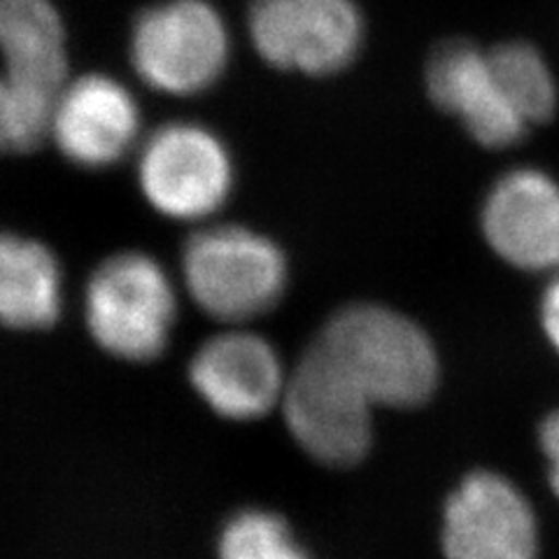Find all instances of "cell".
<instances>
[{
  "label": "cell",
  "instance_id": "6da1fadb",
  "mask_svg": "<svg viewBox=\"0 0 559 559\" xmlns=\"http://www.w3.org/2000/svg\"><path fill=\"white\" fill-rule=\"evenodd\" d=\"M312 343L373 406H417L439 380V361L425 331L388 308L349 306Z\"/></svg>",
  "mask_w": 559,
  "mask_h": 559
},
{
  "label": "cell",
  "instance_id": "7a4b0ae2",
  "mask_svg": "<svg viewBox=\"0 0 559 559\" xmlns=\"http://www.w3.org/2000/svg\"><path fill=\"white\" fill-rule=\"evenodd\" d=\"M178 320V294L166 269L145 252H119L86 280L84 322L110 357L147 364L164 355Z\"/></svg>",
  "mask_w": 559,
  "mask_h": 559
},
{
  "label": "cell",
  "instance_id": "3957f363",
  "mask_svg": "<svg viewBox=\"0 0 559 559\" xmlns=\"http://www.w3.org/2000/svg\"><path fill=\"white\" fill-rule=\"evenodd\" d=\"M182 277L205 314L238 326L283 299L287 261L275 242L245 226H205L185 245Z\"/></svg>",
  "mask_w": 559,
  "mask_h": 559
},
{
  "label": "cell",
  "instance_id": "277c9868",
  "mask_svg": "<svg viewBox=\"0 0 559 559\" xmlns=\"http://www.w3.org/2000/svg\"><path fill=\"white\" fill-rule=\"evenodd\" d=\"M229 49V31L210 0H166L147 8L133 24L135 73L162 94L205 92L224 73Z\"/></svg>",
  "mask_w": 559,
  "mask_h": 559
},
{
  "label": "cell",
  "instance_id": "5b68a950",
  "mask_svg": "<svg viewBox=\"0 0 559 559\" xmlns=\"http://www.w3.org/2000/svg\"><path fill=\"white\" fill-rule=\"evenodd\" d=\"M371 408L369 396L314 343L287 378V427L296 443L322 464L349 466L369 452Z\"/></svg>",
  "mask_w": 559,
  "mask_h": 559
},
{
  "label": "cell",
  "instance_id": "8992f818",
  "mask_svg": "<svg viewBox=\"0 0 559 559\" xmlns=\"http://www.w3.org/2000/svg\"><path fill=\"white\" fill-rule=\"evenodd\" d=\"M138 182L162 215L199 222L217 213L229 197L234 166L215 133L178 121L156 129L140 150Z\"/></svg>",
  "mask_w": 559,
  "mask_h": 559
},
{
  "label": "cell",
  "instance_id": "52a82bcc",
  "mask_svg": "<svg viewBox=\"0 0 559 559\" xmlns=\"http://www.w3.org/2000/svg\"><path fill=\"white\" fill-rule=\"evenodd\" d=\"M250 38L275 68L329 75L355 59L361 16L353 0H254Z\"/></svg>",
  "mask_w": 559,
  "mask_h": 559
},
{
  "label": "cell",
  "instance_id": "ba28073f",
  "mask_svg": "<svg viewBox=\"0 0 559 559\" xmlns=\"http://www.w3.org/2000/svg\"><path fill=\"white\" fill-rule=\"evenodd\" d=\"M189 382L224 419L250 423L283 404L287 378L273 345L238 326L207 338L189 361Z\"/></svg>",
  "mask_w": 559,
  "mask_h": 559
},
{
  "label": "cell",
  "instance_id": "9c48e42d",
  "mask_svg": "<svg viewBox=\"0 0 559 559\" xmlns=\"http://www.w3.org/2000/svg\"><path fill=\"white\" fill-rule=\"evenodd\" d=\"M538 532L530 501L497 474L468 476L445 506L448 559H536Z\"/></svg>",
  "mask_w": 559,
  "mask_h": 559
},
{
  "label": "cell",
  "instance_id": "30bf717a",
  "mask_svg": "<svg viewBox=\"0 0 559 559\" xmlns=\"http://www.w3.org/2000/svg\"><path fill=\"white\" fill-rule=\"evenodd\" d=\"M140 108L115 78L90 73L66 82L49 121V135L68 162L82 168L112 166L133 150Z\"/></svg>",
  "mask_w": 559,
  "mask_h": 559
},
{
  "label": "cell",
  "instance_id": "8fae6325",
  "mask_svg": "<svg viewBox=\"0 0 559 559\" xmlns=\"http://www.w3.org/2000/svg\"><path fill=\"white\" fill-rule=\"evenodd\" d=\"M427 84L436 105L457 117L480 145L506 147L530 129L506 92L489 51L468 43H445L433 51Z\"/></svg>",
  "mask_w": 559,
  "mask_h": 559
},
{
  "label": "cell",
  "instance_id": "7c38bea8",
  "mask_svg": "<svg viewBox=\"0 0 559 559\" xmlns=\"http://www.w3.org/2000/svg\"><path fill=\"white\" fill-rule=\"evenodd\" d=\"M0 73L31 110L51 121L68 82V49L49 0H0Z\"/></svg>",
  "mask_w": 559,
  "mask_h": 559
},
{
  "label": "cell",
  "instance_id": "4fadbf2b",
  "mask_svg": "<svg viewBox=\"0 0 559 559\" xmlns=\"http://www.w3.org/2000/svg\"><path fill=\"white\" fill-rule=\"evenodd\" d=\"M483 229L509 264L559 269V185L530 168L506 175L487 197Z\"/></svg>",
  "mask_w": 559,
  "mask_h": 559
},
{
  "label": "cell",
  "instance_id": "5bb4252c",
  "mask_svg": "<svg viewBox=\"0 0 559 559\" xmlns=\"http://www.w3.org/2000/svg\"><path fill=\"white\" fill-rule=\"evenodd\" d=\"M63 275L47 245L0 231V324L47 329L61 318Z\"/></svg>",
  "mask_w": 559,
  "mask_h": 559
},
{
  "label": "cell",
  "instance_id": "9a60e30c",
  "mask_svg": "<svg viewBox=\"0 0 559 559\" xmlns=\"http://www.w3.org/2000/svg\"><path fill=\"white\" fill-rule=\"evenodd\" d=\"M489 57H492L506 92L524 124H540L555 112L557 86L548 63L536 49L511 43L489 49Z\"/></svg>",
  "mask_w": 559,
  "mask_h": 559
},
{
  "label": "cell",
  "instance_id": "2e32d148",
  "mask_svg": "<svg viewBox=\"0 0 559 559\" xmlns=\"http://www.w3.org/2000/svg\"><path fill=\"white\" fill-rule=\"evenodd\" d=\"M217 559H310V555L283 518L271 511L245 509L222 527Z\"/></svg>",
  "mask_w": 559,
  "mask_h": 559
},
{
  "label": "cell",
  "instance_id": "e0dca14e",
  "mask_svg": "<svg viewBox=\"0 0 559 559\" xmlns=\"http://www.w3.org/2000/svg\"><path fill=\"white\" fill-rule=\"evenodd\" d=\"M49 135V121L31 110L0 73V154L31 152Z\"/></svg>",
  "mask_w": 559,
  "mask_h": 559
},
{
  "label": "cell",
  "instance_id": "ac0fdd59",
  "mask_svg": "<svg viewBox=\"0 0 559 559\" xmlns=\"http://www.w3.org/2000/svg\"><path fill=\"white\" fill-rule=\"evenodd\" d=\"M540 443H544V452L550 464V485L559 497V411L546 419L544 429H540Z\"/></svg>",
  "mask_w": 559,
  "mask_h": 559
},
{
  "label": "cell",
  "instance_id": "d6986e66",
  "mask_svg": "<svg viewBox=\"0 0 559 559\" xmlns=\"http://www.w3.org/2000/svg\"><path fill=\"white\" fill-rule=\"evenodd\" d=\"M540 318H544V329L559 353V277L546 289L544 306H540Z\"/></svg>",
  "mask_w": 559,
  "mask_h": 559
}]
</instances>
